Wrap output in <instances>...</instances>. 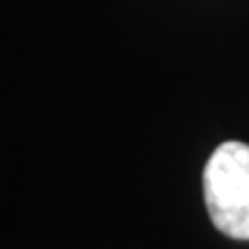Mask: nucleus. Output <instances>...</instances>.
Wrapping results in <instances>:
<instances>
[{
    "label": "nucleus",
    "instance_id": "1",
    "mask_svg": "<svg viewBox=\"0 0 249 249\" xmlns=\"http://www.w3.org/2000/svg\"><path fill=\"white\" fill-rule=\"evenodd\" d=\"M203 198L214 229L233 240H249V145L226 141L203 169Z\"/></svg>",
    "mask_w": 249,
    "mask_h": 249
}]
</instances>
